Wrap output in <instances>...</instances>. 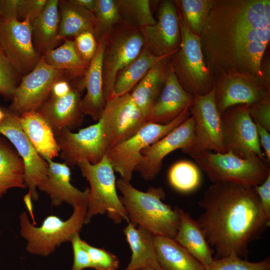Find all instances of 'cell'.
Segmentation results:
<instances>
[{
    "instance_id": "cell-1",
    "label": "cell",
    "mask_w": 270,
    "mask_h": 270,
    "mask_svg": "<svg viewBox=\"0 0 270 270\" xmlns=\"http://www.w3.org/2000/svg\"><path fill=\"white\" fill-rule=\"evenodd\" d=\"M200 37L207 68L248 75L262 84L270 39L269 0H214Z\"/></svg>"
},
{
    "instance_id": "cell-2",
    "label": "cell",
    "mask_w": 270,
    "mask_h": 270,
    "mask_svg": "<svg viewBox=\"0 0 270 270\" xmlns=\"http://www.w3.org/2000/svg\"><path fill=\"white\" fill-rule=\"evenodd\" d=\"M203 212L196 222L216 254L247 259L248 246L270 226L253 186L212 184L198 202Z\"/></svg>"
},
{
    "instance_id": "cell-3",
    "label": "cell",
    "mask_w": 270,
    "mask_h": 270,
    "mask_svg": "<svg viewBox=\"0 0 270 270\" xmlns=\"http://www.w3.org/2000/svg\"><path fill=\"white\" fill-rule=\"evenodd\" d=\"M116 186L131 222L154 236L174 238L180 222V208L173 209L162 202L166 194L162 188L150 187L142 192L121 178L117 180Z\"/></svg>"
},
{
    "instance_id": "cell-4",
    "label": "cell",
    "mask_w": 270,
    "mask_h": 270,
    "mask_svg": "<svg viewBox=\"0 0 270 270\" xmlns=\"http://www.w3.org/2000/svg\"><path fill=\"white\" fill-rule=\"evenodd\" d=\"M192 157L212 184L231 182L254 186L264 182L270 174L269 163L257 156L242 158L230 152L204 151Z\"/></svg>"
},
{
    "instance_id": "cell-5",
    "label": "cell",
    "mask_w": 270,
    "mask_h": 270,
    "mask_svg": "<svg viewBox=\"0 0 270 270\" xmlns=\"http://www.w3.org/2000/svg\"><path fill=\"white\" fill-rule=\"evenodd\" d=\"M73 208L72 214L66 220L50 215L40 226L30 222L26 212H22L20 216V233L27 241L26 250L32 254L48 256L63 242H70L85 224L88 204H80Z\"/></svg>"
},
{
    "instance_id": "cell-6",
    "label": "cell",
    "mask_w": 270,
    "mask_h": 270,
    "mask_svg": "<svg viewBox=\"0 0 270 270\" xmlns=\"http://www.w3.org/2000/svg\"><path fill=\"white\" fill-rule=\"evenodd\" d=\"M78 166L90 186L84 224L94 216L105 213L115 224L130 222L116 192L114 171L106 155L96 164L83 162Z\"/></svg>"
},
{
    "instance_id": "cell-7",
    "label": "cell",
    "mask_w": 270,
    "mask_h": 270,
    "mask_svg": "<svg viewBox=\"0 0 270 270\" xmlns=\"http://www.w3.org/2000/svg\"><path fill=\"white\" fill-rule=\"evenodd\" d=\"M103 39V88L106 102L113 96L118 74L138 57L144 42L140 29L124 22L115 25Z\"/></svg>"
},
{
    "instance_id": "cell-8",
    "label": "cell",
    "mask_w": 270,
    "mask_h": 270,
    "mask_svg": "<svg viewBox=\"0 0 270 270\" xmlns=\"http://www.w3.org/2000/svg\"><path fill=\"white\" fill-rule=\"evenodd\" d=\"M180 43L172 56L174 73L182 88L192 96L204 95L213 88L204 60L200 38L179 16Z\"/></svg>"
},
{
    "instance_id": "cell-9",
    "label": "cell",
    "mask_w": 270,
    "mask_h": 270,
    "mask_svg": "<svg viewBox=\"0 0 270 270\" xmlns=\"http://www.w3.org/2000/svg\"><path fill=\"white\" fill-rule=\"evenodd\" d=\"M190 106L186 107L174 120L166 124L146 122L133 136L108 150L106 155L114 172L122 180L130 182L132 173L139 163L141 152L156 142L190 116Z\"/></svg>"
},
{
    "instance_id": "cell-10",
    "label": "cell",
    "mask_w": 270,
    "mask_h": 270,
    "mask_svg": "<svg viewBox=\"0 0 270 270\" xmlns=\"http://www.w3.org/2000/svg\"><path fill=\"white\" fill-rule=\"evenodd\" d=\"M214 85L204 95H194L190 107L194 122V139L187 154L192 156L204 151L224 153V146L220 114L214 98Z\"/></svg>"
},
{
    "instance_id": "cell-11",
    "label": "cell",
    "mask_w": 270,
    "mask_h": 270,
    "mask_svg": "<svg viewBox=\"0 0 270 270\" xmlns=\"http://www.w3.org/2000/svg\"><path fill=\"white\" fill-rule=\"evenodd\" d=\"M64 78L70 80L64 70L48 65L42 56L34 69L22 78L8 110L18 116L26 112L36 111L50 95L54 83Z\"/></svg>"
},
{
    "instance_id": "cell-12",
    "label": "cell",
    "mask_w": 270,
    "mask_h": 270,
    "mask_svg": "<svg viewBox=\"0 0 270 270\" xmlns=\"http://www.w3.org/2000/svg\"><path fill=\"white\" fill-rule=\"evenodd\" d=\"M32 38L29 20L0 18V50L22 78L34 69L41 57L34 48Z\"/></svg>"
},
{
    "instance_id": "cell-13",
    "label": "cell",
    "mask_w": 270,
    "mask_h": 270,
    "mask_svg": "<svg viewBox=\"0 0 270 270\" xmlns=\"http://www.w3.org/2000/svg\"><path fill=\"white\" fill-rule=\"evenodd\" d=\"M226 152L246 158L254 156L266 159L259 142L256 128L247 105L230 107L221 114Z\"/></svg>"
},
{
    "instance_id": "cell-14",
    "label": "cell",
    "mask_w": 270,
    "mask_h": 270,
    "mask_svg": "<svg viewBox=\"0 0 270 270\" xmlns=\"http://www.w3.org/2000/svg\"><path fill=\"white\" fill-rule=\"evenodd\" d=\"M5 116L0 122V134L12 144L22 159L25 168V184L28 194L32 200L39 198L37 188L45 179L48 162L36 152L22 128L19 116L8 110H4Z\"/></svg>"
},
{
    "instance_id": "cell-15",
    "label": "cell",
    "mask_w": 270,
    "mask_h": 270,
    "mask_svg": "<svg viewBox=\"0 0 270 270\" xmlns=\"http://www.w3.org/2000/svg\"><path fill=\"white\" fill-rule=\"evenodd\" d=\"M106 152L135 134L146 122L130 92L108 100L100 120Z\"/></svg>"
},
{
    "instance_id": "cell-16",
    "label": "cell",
    "mask_w": 270,
    "mask_h": 270,
    "mask_svg": "<svg viewBox=\"0 0 270 270\" xmlns=\"http://www.w3.org/2000/svg\"><path fill=\"white\" fill-rule=\"evenodd\" d=\"M60 156L68 166L81 162H98L106 153V146L100 120L80 129L77 132L65 130L56 137Z\"/></svg>"
},
{
    "instance_id": "cell-17",
    "label": "cell",
    "mask_w": 270,
    "mask_h": 270,
    "mask_svg": "<svg viewBox=\"0 0 270 270\" xmlns=\"http://www.w3.org/2000/svg\"><path fill=\"white\" fill-rule=\"evenodd\" d=\"M194 122L192 116L164 137L146 148L134 171L146 180L154 179L160 172L164 158L178 149L188 154L194 139Z\"/></svg>"
},
{
    "instance_id": "cell-18",
    "label": "cell",
    "mask_w": 270,
    "mask_h": 270,
    "mask_svg": "<svg viewBox=\"0 0 270 270\" xmlns=\"http://www.w3.org/2000/svg\"><path fill=\"white\" fill-rule=\"evenodd\" d=\"M144 48L156 56L173 54L179 48L180 32L179 18L174 2L164 1L155 24L140 29Z\"/></svg>"
},
{
    "instance_id": "cell-19",
    "label": "cell",
    "mask_w": 270,
    "mask_h": 270,
    "mask_svg": "<svg viewBox=\"0 0 270 270\" xmlns=\"http://www.w3.org/2000/svg\"><path fill=\"white\" fill-rule=\"evenodd\" d=\"M224 74V78L214 84L215 102L220 114L230 107L250 105L270 95V90L253 76L234 72Z\"/></svg>"
},
{
    "instance_id": "cell-20",
    "label": "cell",
    "mask_w": 270,
    "mask_h": 270,
    "mask_svg": "<svg viewBox=\"0 0 270 270\" xmlns=\"http://www.w3.org/2000/svg\"><path fill=\"white\" fill-rule=\"evenodd\" d=\"M82 92L72 85L64 96H49L36 110L50 124L56 137L64 130L72 131L82 124L84 115L80 108Z\"/></svg>"
},
{
    "instance_id": "cell-21",
    "label": "cell",
    "mask_w": 270,
    "mask_h": 270,
    "mask_svg": "<svg viewBox=\"0 0 270 270\" xmlns=\"http://www.w3.org/2000/svg\"><path fill=\"white\" fill-rule=\"evenodd\" d=\"M46 162V176L38 188L50 196L52 204L58 206L66 202L73 208L82 204H88L90 188L82 191L71 184L69 166L64 162L60 163L52 160Z\"/></svg>"
},
{
    "instance_id": "cell-22",
    "label": "cell",
    "mask_w": 270,
    "mask_h": 270,
    "mask_svg": "<svg viewBox=\"0 0 270 270\" xmlns=\"http://www.w3.org/2000/svg\"><path fill=\"white\" fill-rule=\"evenodd\" d=\"M97 42L95 54L78 86L82 92L86 90V94L81 98L80 102L82 112L84 116H90L96 122L100 118L106 104L102 68L104 40H100Z\"/></svg>"
},
{
    "instance_id": "cell-23",
    "label": "cell",
    "mask_w": 270,
    "mask_h": 270,
    "mask_svg": "<svg viewBox=\"0 0 270 270\" xmlns=\"http://www.w3.org/2000/svg\"><path fill=\"white\" fill-rule=\"evenodd\" d=\"M194 96L180 83L172 64L163 88L146 118V122L166 124L191 106Z\"/></svg>"
},
{
    "instance_id": "cell-24",
    "label": "cell",
    "mask_w": 270,
    "mask_h": 270,
    "mask_svg": "<svg viewBox=\"0 0 270 270\" xmlns=\"http://www.w3.org/2000/svg\"><path fill=\"white\" fill-rule=\"evenodd\" d=\"M172 55L164 58L153 65L130 92L133 102L145 121L164 85L171 68Z\"/></svg>"
},
{
    "instance_id": "cell-25",
    "label": "cell",
    "mask_w": 270,
    "mask_h": 270,
    "mask_svg": "<svg viewBox=\"0 0 270 270\" xmlns=\"http://www.w3.org/2000/svg\"><path fill=\"white\" fill-rule=\"evenodd\" d=\"M19 120L24 132L44 159L52 160L60 155V148L52 128L38 112H25Z\"/></svg>"
},
{
    "instance_id": "cell-26",
    "label": "cell",
    "mask_w": 270,
    "mask_h": 270,
    "mask_svg": "<svg viewBox=\"0 0 270 270\" xmlns=\"http://www.w3.org/2000/svg\"><path fill=\"white\" fill-rule=\"evenodd\" d=\"M124 232L132 251L130 261L124 270H162L156 254L154 236L152 232L140 226L136 228L131 222H128Z\"/></svg>"
},
{
    "instance_id": "cell-27",
    "label": "cell",
    "mask_w": 270,
    "mask_h": 270,
    "mask_svg": "<svg viewBox=\"0 0 270 270\" xmlns=\"http://www.w3.org/2000/svg\"><path fill=\"white\" fill-rule=\"evenodd\" d=\"M179 210L180 222L174 239L204 268L208 266L214 260V250L196 220L182 209Z\"/></svg>"
},
{
    "instance_id": "cell-28",
    "label": "cell",
    "mask_w": 270,
    "mask_h": 270,
    "mask_svg": "<svg viewBox=\"0 0 270 270\" xmlns=\"http://www.w3.org/2000/svg\"><path fill=\"white\" fill-rule=\"evenodd\" d=\"M154 241L162 270H204V266L174 238L154 236Z\"/></svg>"
},
{
    "instance_id": "cell-29",
    "label": "cell",
    "mask_w": 270,
    "mask_h": 270,
    "mask_svg": "<svg viewBox=\"0 0 270 270\" xmlns=\"http://www.w3.org/2000/svg\"><path fill=\"white\" fill-rule=\"evenodd\" d=\"M60 22L57 42L86 32L94 34V14L70 0H58Z\"/></svg>"
},
{
    "instance_id": "cell-30",
    "label": "cell",
    "mask_w": 270,
    "mask_h": 270,
    "mask_svg": "<svg viewBox=\"0 0 270 270\" xmlns=\"http://www.w3.org/2000/svg\"><path fill=\"white\" fill-rule=\"evenodd\" d=\"M60 22L58 0H47L42 12L31 22L36 50L40 56L58 42Z\"/></svg>"
},
{
    "instance_id": "cell-31",
    "label": "cell",
    "mask_w": 270,
    "mask_h": 270,
    "mask_svg": "<svg viewBox=\"0 0 270 270\" xmlns=\"http://www.w3.org/2000/svg\"><path fill=\"white\" fill-rule=\"evenodd\" d=\"M14 188H26L24 165L14 147L0 136V199Z\"/></svg>"
},
{
    "instance_id": "cell-32",
    "label": "cell",
    "mask_w": 270,
    "mask_h": 270,
    "mask_svg": "<svg viewBox=\"0 0 270 270\" xmlns=\"http://www.w3.org/2000/svg\"><path fill=\"white\" fill-rule=\"evenodd\" d=\"M42 56L48 65L64 70L70 80L76 78L82 80L90 64L79 54L74 41L68 39L60 46L48 50Z\"/></svg>"
},
{
    "instance_id": "cell-33",
    "label": "cell",
    "mask_w": 270,
    "mask_h": 270,
    "mask_svg": "<svg viewBox=\"0 0 270 270\" xmlns=\"http://www.w3.org/2000/svg\"><path fill=\"white\" fill-rule=\"evenodd\" d=\"M167 56H156L143 48L138 57L118 74L112 97L130 92L152 66Z\"/></svg>"
},
{
    "instance_id": "cell-34",
    "label": "cell",
    "mask_w": 270,
    "mask_h": 270,
    "mask_svg": "<svg viewBox=\"0 0 270 270\" xmlns=\"http://www.w3.org/2000/svg\"><path fill=\"white\" fill-rule=\"evenodd\" d=\"M122 22L140 29L156 24L148 0H116Z\"/></svg>"
},
{
    "instance_id": "cell-35",
    "label": "cell",
    "mask_w": 270,
    "mask_h": 270,
    "mask_svg": "<svg viewBox=\"0 0 270 270\" xmlns=\"http://www.w3.org/2000/svg\"><path fill=\"white\" fill-rule=\"evenodd\" d=\"M168 178L171 186L184 193L194 191L200 184L201 175L198 166L188 160H180L169 169Z\"/></svg>"
},
{
    "instance_id": "cell-36",
    "label": "cell",
    "mask_w": 270,
    "mask_h": 270,
    "mask_svg": "<svg viewBox=\"0 0 270 270\" xmlns=\"http://www.w3.org/2000/svg\"><path fill=\"white\" fill-rule=\"evenodd\" d=\"M174 2L180 8L183 17L180 18L193 33L200 36L214 0H181Z\"/></svg>"
},
{
    "instance_id": "cell-37",
    "label": "cell",
    "mask_w": 270,
    "mask_h": 270,
    "mask_svg": "<svg viewBox=\"0 0 270 270\" xmlns=\"http://www.w3.org/2000/svg\"><path fill=\"white\" fill-rule=\"evenodd\" d=\"M93 14L95 18L94 34L97 42L104 38L115 25L122 22L116 0H96Z\"/></svg>"
},
{
    "instance_id": "cell-38",
    "label": "cell",
    "mask_w": 270,
    "mask_h": 270,
    "mask_svg": "<svg viewBox=\"0 0 270 270\" xmlns=\"http://www.w3.org/2000/svg\"><path fill=\"white\" fill-rule=\"evenodd\" d=\"M204 270H270V260L266 258L258 262H250L239 256L232 255L212 262Z\"/></svg>"
},
{
    "instance_id": "cell-39",
    "label": "cell",
    "mask_w": 270,
    "mask_h": 270,
    "mask_svg": "<svg viewBox=\"0 0 270 270\" xmlns=\"http://www.w3.org/2000/svg\"><path fill=\"white\" fill-rule=\"evenodd\" d=\"M82 244L88 252L92 268L97 270H118L120 260L118 257L104 248L90 245L82 240Z\"/></svg>"
},
{
    "instance_id": "cell-40",
    "label": "cell",
    "mask_w": 270,
    "mask_h": 270,
    "mask_svg": "<svg viewBox=\"0 0 270 270\" xmlns=\"http://www.w3.org/2000/svg\"><path fill=\"white\" fill-rule=\"evenodd\" d=\"M20 76L2 51L0 52V94L12 98Z\"/></svg>"
},
{
    "instance_id": "cell-41",
    "label": "cell",
    "mask_w": 270,
    "mask_h": 270,
    "mask_svg": "<svg viewBox=\"0 0 270 270\" xmlns=\"http://www.w3.org/2000/svg\"><path fill=\"white\" fill-rule=\"evenodd\" d=\"M249 114L256 122L270 132V95L262 100L247 106Z\"/></svg>"
},
{
    "instance_id": "cell-42",
    "label": "cell",
    "mask_w": 270,
    "mask_h": 270,
    "mask_svg": "<svg viewBox=\"0 0 270 270\" xmlns=\"http://www.w3.org/2000/svg\"><path fill=\"white\" fill-rule=\"evenodd\" d=\"M74 41L79 54L90 63L95 54L98 44L94 34L90 32H82L76 36Z\"/></svg>"
},
{
    "instance_id": "cell-43",
    "label": "cell",
    "mask_w": 270,
    "mask_h": 270,
    "mask_svg": "<svg viewBox=\"0 0 270 270\" xmlns=\"http://www.w3.org/2000/svg\"><path fill=\"white\" fill-rule=\"evenodd\" d=\"M79 233L74 234L70 242L74 254V262L71 270H82L92 268L88 254L82 246Z\"/></svg>"
},
{
    "instance_id": "cell-44",
    "label": "cell",
    "mask_w": 270,
    "mask_h": 270,
    "mask_svg": "<svg viewBox=\"0 0 270 270\" xmlns=\"http://www.w3.org/2000/svg\"><path fill=\"white\" fill-rule=\"evenodd\" d=\"M47 0H20L18 20L28 19L30 23L42 12Z\"/></svg>"
},
{
    "instance_id": "cell-45",
    "label": "cell",
    "mask_w": 270,
    "mask_h": 270,
    "mask_svg": "<svg viewBox=\"0 0 270 270\" xmlns=\"http://www.w3.org/2000/svg\"><path fill=\"white\" fill-rule=\"evenodd\" d=\"M262 212L270 221V174L262 184L254 186Z\"/></svg>"
},
{
    "instance_id": "cell-46",
    "label": "cell",
    "mask_w": 270,
    "mask_h": 270,
    "mask_svg": "<svg viewBox=\"0 0 270 270\" xmlns=\"http://www.w3.org/2000/svg\"><path fill=\"white\" fill-rule=\"evenodd\" d=\"M260 146L264 150V154L266 161L270 162V132L258 122H254Z\"/></svg>"
},
{
    "instance_id": "cell-47",
    "label": "cell",
    "mask_w": 270,
    "mask_h": 270,
    "mask_svg": "<svg viewBox=\"0 0 270 270\" xmlns=\"http://www.w3.org/2000/svg\"><path fill=\"white\" fill-rule=\"evenodd\" d=\"M72 84L66 79H61L54 84L50 95L54 97H61L66 94L71 90Z\"/></svg>"
},
{
    "instance_id": "cell-48",
    "label": "cell",
    "mask_w": 270,
    "mask_h": 270,
    "mask_svg": "<svg viewBox=\"0 0 270 270\" xmlns=\"http://www.w3.org/2000/svg\"><path fill=\"white\" fill-rule=\"evenodd\" d=\"M72 3L80 6L92 12H94L96 7V0H70Z\"/></svg>"
},
{
    "instance_id": "cell-49",
    "label": "cell",
    "mask_w": 270,
    "mask_h": 270,
    "mask_svg": "<svg viewBox=\"0 0 270 270\" xmlns=\"http://www.w3.org/2000/svg\"><path fill=\"white\" fill-rule=\"evenodd\" d=\"M5 116L4 110L0 108V122L4 119Z\"/></svg>"
},
{
    "instance_id": "cell-50",
    "label": "cell",
    "mask_w": 270,
    "mask_h": 270,
    "mask_svg": "<svg viewBox=\"0 0 270 270\" xmlns=\"http://www.w3.org/2000/svg\"><path fill=\"white\" fill-rule=\"evenodd\" d=\"M139 270H156V269L152 268H141Z\"/></svg>"
},
{
    "instance_id": "cell-51",
    "label": "cell",
    "mask_w": 270,
    "mask_h": 270,
    "mask_svg": "<svg viewBox=\"0 0 270 270\" xmlns=\"http://www.w3.org/2000/svg\"><path fill=\"white\" fill-rule=\"evenodd\" d=\"M1 51V50H0V52Z\"/></svg>"
}]
</instances>
